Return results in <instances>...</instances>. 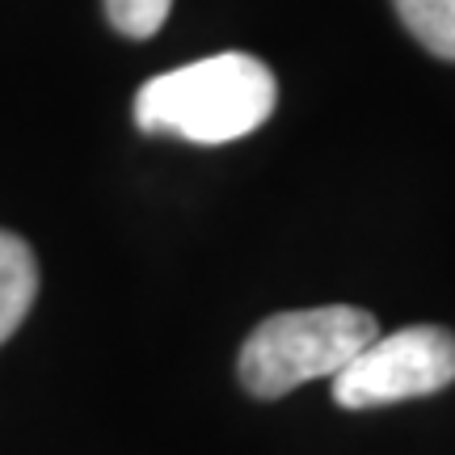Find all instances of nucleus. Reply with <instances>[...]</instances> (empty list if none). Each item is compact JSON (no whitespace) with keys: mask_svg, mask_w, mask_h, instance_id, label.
Returning a JSON list of instances; mask_svg holds the SVG:
<instances>
[{"mask_svg":"<svg viewBox=\"0 0 455 455\" xmlns=\"http://www.w3.org/2000/svg\"><path fill=\"white\" fill-rule=\"evenodd\" d=\"M405 30L430 55L455 60V0H392Z\"/></svg>","mask_w":455,"mask_h":455,"instance_id":"obj_5","label":"nucleus"},{"mask_svg":"<svg viewBox=\"0 0 455 455\" xmlns=\"http://www.w3.org/2000/svg\"><path fill=\"white\" fill-rule=\"evenodd\" d=\"M278 101L275 72L241 51L173 68L135 93V127L190 144H232L258 131Z\"/></svg>","mask_w":455,"mask_h":455,"instance_id":"obj_1","label":"nucleus"},{"mask_svg":"<svg viewBox=\"0 0 455 455\" xmlns=\"http://www.w3.org/2000/svg\"><path fill=\"white\" fill-rule=\"evenodd\" d=\"M375 338H379L375 316L350 304L278 312L244 338L236 371L253 396L275 401L308 379H321V375L333 379Z\"/></svg>","mask_w":455,"mask_h":455,"instance_id":"obj_2","label":"nucleus"},{"mask_svg":"<svg viewBox=\"0 0 455 455\" xmlns=\"http://www.w3.org/2000/svg\"><path fill=\"white\" fill-rule=\"evenodd\" d=\"M173 0H106V17L123 38H152L164 26Z\"/></svg>","mask_w":455,"mask_h":455,"instance_id":"obj_6","label":"nucleus"},{"mask_svg":"<svg viewBox=\"0 0 455 455\" xmlns=\"http://www.w3.org/2000/svg\"><path fill=\"white\" fill-rule=\"evenodd\" d=\"M455 379V333L439 325H409L375 338L333 375V401L341 409L401 405L435 396Z\"/></svg>","mask_w":455,"mask_h":455,"instance_id":"obj_3","label":"nucleus"},{"mask_svg":"<svg viewBox=\"0 0 455 455\" xmlns=\"http://www.w3.org/2000/svg\"><path fill=\"white\" fill-rule=\"evenodd\" d=\"M34 295H38V266L30 244L13 232H0V346L26 321Z\"/></svg>","mask_w":455,"mask_h":455,"instance_id":"obj_4","label":"nucleus"}]
</instances>
